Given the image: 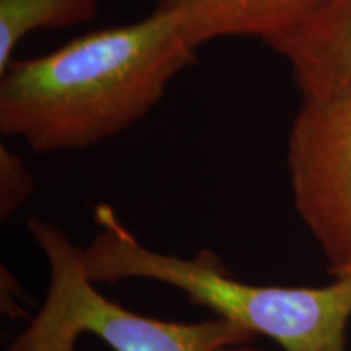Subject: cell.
Returning a JSON list of instances; mask_svg holds the SVG:
<instances>
[{
    "label": "cell",
    "mask_w": 351,
    "mask_h": 351,
    "mask_svg": "<svg viewBox=\"0 0 351 351\" xmlns=\"http://www.w3.org/2000/svg\"><path fill=\"white\" fill-rule=\"evenodd\" d=\"M197 60L173 13L82 34L0 72V132L39 155L83 150L117 137L163 99Z\"/></svg>",
    "instance_id": "obj_1"
},
{
    "label": "cell",
    "mask_w": 351,
    "mask_h": 351,
    "mask_svg": "<svg viewBox=\"0 0 351 351\" xmlns=\"http://www.w3.org/2000/svg\"><path fill=\"white\" fill-rule=\"evenodd\" d=\"M93 219L98 232L82 247L83 269L93 283H163L182 291L191 304L265 337L282 351H348L351 274L333 276L324 287L247 283L210 249L187 258L147 247L111 205H96Z\"/></svg>",
    "instance_id": "obj_2"
},
{
    "label": "cell",
    "mask_w": 351,
    "mask_h": 351,
    "mask_svg": "<svg viewBox=\"0 0 351 351\" xmlns=\"http://www.w3.org/2000/svg\"><path fill=\"white\" fill-rule=\"evenodd\" d=\"M29 234L49 265L38 313L5 351H77L95 337L112 351H263L254 333L221 317L178 322L148 317L114 302L83 269L82 247L54 223L28 218Z\"/></svg>",
    "instance_id": "obj_3"
},
{
    "label": "cell",
    "mask_w": 351,
    "mask_h": 351,
    "mask_svg": "<svg viewBox=\"0 0 351 351\" xmlns=\"http://www.w3.org/2000/svg\"><path fill=\"white\" fill-rule=\"evenodd\" d=\"M293 205L332 276L351 269V85L302 98L288 135Z\"/></svg>",
    "instance_id": "obj_4"
},
{
    "label": "cell",
    "mask_w": 351,
    "mask_h": 351,
    "mask_svg": "<svg viewBox=\"0 0 351 351\" xmlns=\"http://www.w3.org/2000/svg\"><path fill=\"white\" fill-rule=\"evenodd\" d=\"M269 46L287 60L302 98L351 85V0H322L301 25Z\"/></svg>",
    "instance_id": "obj_5"
},
{
    "label": "cell",
    "mask_w": 351,
    "mask_h": 351,
    "mask_svg": "<svg viewBox=\"0 0 351 351\" xmlns=\"http://www.w3.org/2000/svg\"><path fill=\"white\" fill-rule=\"evenodd\" d=\"M322 0H161L199 49L218 38L251 36L269 44L293 32Z\"/></svg>",
    "instance_id": "obj_6"
},
{
    "label": "cell",
    "mask_w": 351,
    "mask_h": 351,
    "mask_svg": "<svg viewBox=\"0 0 351 351\" xmlns=\"http://www.w3.org/2000/svg\"><path fill=\"white\" fill-rule=\"evenodd\" d=\"M99 5L101 0H0V72L29 33L90 23Z\"/></svg>",
    "instance_id": "obj_7"
},
{
    "label": "cell",
    "mask_w": 351,
    "mask_h": 351,
    "mask_svg": "<svg viewBox=\"0 0 351 351\" xmlns=\"http://www.w3.org/2000/svg\"><path fill=\"white\" fill-rule=\"evenodd\" d=\"M34 194V179L23 158L0 145V219L5 223Z\"/></svg>",
    "instance_id": "obj_8"
},
{
    "label": "cell",
    "mask_w": 351,
    "mask_h": 351,
    "mask_svg": "<svg viewBox=\"0 0 351 351\" xmlns=\"http://www.w3.org/2000/svg\"><path fill=\"white\" fill-rule=\"evenodd\" d=\"M2 313L7 314L8 317H26L25 307L21 304L23 298H21V288L19 287L15 276L12 275L10 270H7L2 265Z\"/></svg>",
    "instance_id": "obj_9"
},
{
    "label": "cell",
    "mask_w": 351,
    "mask_h": 351,
    "mask_svg": "<svg viewBox=\"0 0 351 351\" xmlns=\"http://www.w3.org/2000/svg\"><path fill=\"white\" fill-rule=\"evenodd\" d=\"M345 274H351V269H350V270H345V271H341V274H339V275H345ZM339 275H335V276H339Z\"/></svg>",
    "instance_id": "obj_10"
}]
</instances>
